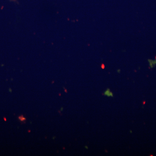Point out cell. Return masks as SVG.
Returning <instances> with one entry per match:
<instances>
[{
	"label": "cell",
	"mask_w": 156,
	"mask_h": 156,
	"mask_svg": "<svg viewBox=\"0 0 156 156\" xmlns=\"http://www.w3.org/2000/svg\"><path fill=\"white\" fill-rule=\"evenodd\" d=\"M149 64L150 67L151 68H153L156 65V60H152V59H149Z\"/></svg>",
	"instance_id": "6da1fadb"
},
{
	"label": "cell",
	"mask_w": 156,
	"mask_h": 156,
	"mask_svg": "<svg viewBox=\"0 0 156 156\" xmlns=\"http://www.w3.org/2000/svg\"><path fill=\"white\" fill-rule=\"evenodd\" d=\"M104 94L105 95L108 96V97H113L112 93L110 92V91L109 89H108L105 92Z\"/></svg>",
	"instance_id": "7a4b0ae2"
},
{
	"label": "cell",
	"mask_w": 156,
	"mask_h": 156,
	"mask_svg": "<svg viewBox=\"0 0 156 156\" xmlns=\"http://www.w3.org/2000/svg\"><path fill=\"white\" fill-rule=\"evenodd\" d=\"M19 119L20 120V121H22V122H23V121H25L26 120L25 118L23 116H20L19 117Z\"/></svg>",
	"instance_id": "3957f363"
},
{
	"label": "cell",
	"mask_w": 156,
	"mask_h": 156,
	"mask_svg": "<svg viewBox=\"0 0 156 156\" xmlns=\"http://www.w3.org/2000/svg\"><path fill=\"white\" fill-rule=\"evenodd\" d=\"M12 1H15L16 0H12Z\"/></svg>",
	"instance_id": "277c9868"
}]
</instances>
